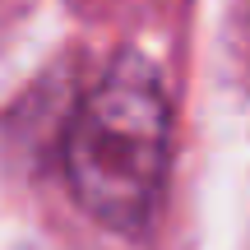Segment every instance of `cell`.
Listing matches in <instances>:
<instances>
[{
	"label": "cell",
	"instance_id": "6da1fadb",
	"mask_svg": "<svg viewBox=\"0 0 250 250\" xmlns=\"http://www.w3.org/2000/svg\"><path fill=\"white\" fill-rule=\"evenodd\" d=\"M171 111L158 70L121 56L102 83L79 102L65 139L70 190L102 227L139 232L167 176Z\"/></svg>",
	"mask_w": 250,
	"mask_h": 250
}]
</instances>
